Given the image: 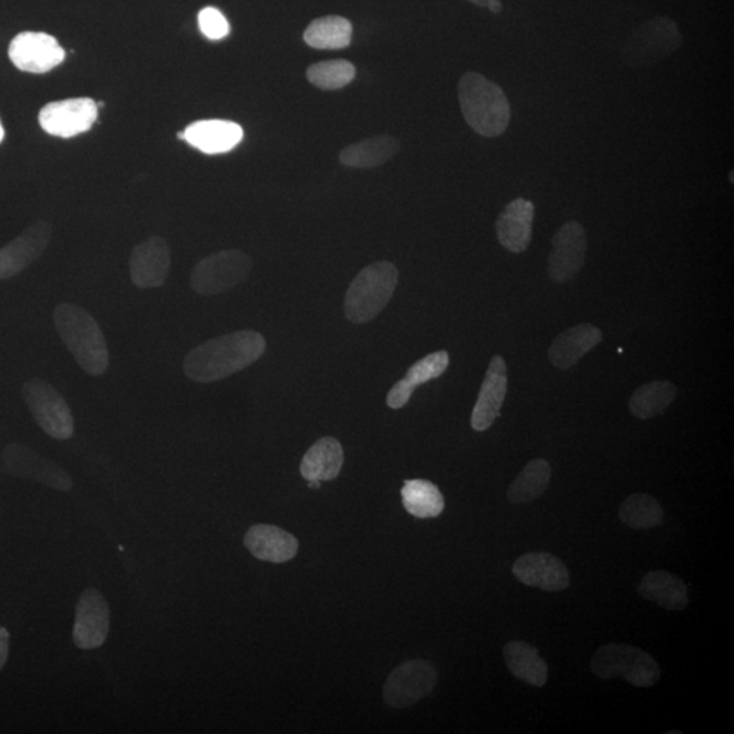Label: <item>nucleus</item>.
Returning <instances> with one entry per match:
<instances>
[{
  "label": "nucleus",
  "instance_id": "1",
  "mask_svg": "<svg viewBox=\"0 0 734 734\" xmlns=\"http://www.w3.org/2000/svg\"><path fill=\"white\" fill-rule=\"evenodd\" d=\"M266 349V339L259 332L228 333L190 351L185 356L184 373L195 383H215L259 361Z\"/></svg>",
  "mask_w": 734,
  "mask_h": 734
},
{
  "label": "nucleus",
  "instance_id": "2",
  "mask_svg": "<svg viewBox=\"0 0 734 734\" xmlns=\"http://www.w3.org/2000/svg\"><path fill=\"white\" fill-rule=\"evenodd\" d=\"M457 92L465 122L476 134L485 138L505 134L511 110L503 87L485 75L468 71L459 80Z\"/></svg>",
  "mask_w": 734,
  "mask_h": 734
},
{
  "label": "nucleus",
  "instance_id": "3",
  "mask_svg": "<svg viewBox=\"0 0 734 734\" xmlns=\"http://www.w3.org/2000/svg\"><path fill=\"white\" fill-rule=\"evenodd\" d=\"M53 322L65 348L87 374L103 375L110 366V351L99 322L75 303H61L53 312Z\"/></svg>",
  "mask_w": 734,
  "mask_h": 734
},
{
  "label": "nucleus",
  "instance_id": "4",
  "mask_svg": "<svg viewBox=\"0 0 734 734\" xmlns=\"http://www.w3.org/2000/svg\"><path fill=\"white\" fill-rule=\"evenodd\" d=\"M399 282V270L390 261L370 265L352 280L344 298L345 318L352 324H366L383 312Z\"/></svg>",
  "mask_w": 734,
  "mask_h": 734
},
{
  "label": "nucleus",
  "instance_id": "5",
  "mask_svg": "<svg viewBox=\"0 0 734 734\" xmlns=\"http://www.w3.org/2000/svg\"><path fill=\"white\" fill-rule=\"evenodd\" d=\"M590 670L599 679L622 678L634 688L642 689L653 688L661 678L660 665L652 655L623 643H608L597 650Z\"/></svg>",
  "mask_w": 734,
  "mask_h": 734
},
{
  "label": "nucleus",
  "instance_id": "6",
  "mask_svg": "<svg viewBox=\"0 0 734 734\" xmlns=\"http://www.w3.org/2000/svg\"><path fill=\"white\" fill-rule=\"evenodd\" d=\"M683 43L676 22L658 17L632 33L622 50L623 62L630 68L644 69L672 55Z\"/></svg>",
  "mask_w": 734,
  "mask_h": 734
},
{
  "label": "nucleus",
  "instance_id": "7",
  "mask_svg": "<svg viewBox=\"0 0 734 734\" xmlns=\"http://www.w3.org/2000/svg\"><path fill=\"white\" fill-rule=\"evenodd\" d=\"M252 267V259L242 250H220L195 266L190 273V288L200 296L223 294L245 282Z\"/></svg>",
  "mask_w": 734,
  "mask_h": 734
},
{
  "label": "nucleus",
  "instance_id": "8",
  "mask_svg": "<svg viewBox=\"0 0 734 734\" xmlns=\"http://www.w3.org/2000/svg\"><path fill=\"white\" fill-rule=\"evenodd\" d=\"M22 397L35 423L55 440H69L74 434V417L61 393L44 380L33 379L22 385Z\"/></svg>",
  "mask_w": 734,
  "mask_h": 734
},
{
  "label": "nucleus",
  "instance_id": "9",
  "mask_svg": "<svg viewBox=\"0 0 734 734\" xmlns=\"http://www.w3.org/2000/svg\"><path fill=\"white\" fill-rule=\"evenodd\" d=\"M438 672L432 662L413 660L400 665L390 674L384 688L387 706L404 709L413 706L435 689Z\"/></svg>",
  "mask_w": 734,
  "mask_h": 734
},
{
  "label": "nucleus",
  "instance_id": "10",
  "mask_svg": "<svg viewBox=\"0 0 734 734\" xmlns=\"http://www.w3.org/2000/svg\"><path fill=\"white\" fill-rule=\"evenodd\" d=\"M97 115L99 106L92 99H69L46 104L39 122L46 134L69 139L92 130Z\"/></svg>",
  "mask_w": 734,
  "mask_h": 734
},
{
  "label": "nucleus",
  "instance_id": "11",
  "mask_svg": "<svg viewBox=\"0 0 734 734\" xmlns=\"http://www.w3.org/2000/svg\"><path fill=\"white\" fill-rule=\"evenodd\" d=\"M9 58L23 73L45 74L63 63L65 52L51 34L23 32L11 41Z\"/></svg>",
  "mask_w": 734,
  "mask_h": 734
},
{
  "label": "nucleus",
  "instance_id": "12",
  "mask_svg": "<svg viewBox=\"0 0 734 734\" xmlns=\"http://www.w3.org/2000/svg\"><path fill=\"white\" fill-rule=\"evenodd\" d=\"M2 468L6 473L43 483V485L70 492L73 480L62 467L51 462L25 445L11 444L6 446L2 455Z\"/></svg>",
  "mask_w": 734,
  "mask_h": 734
},
{
  "label": "nucleus",
  "instance_id": "13",
  "mask_svg": "<svg viewBox=\"0 0 734 734\" xmlns=\"http://www.w3.org/2000/svg\"><path fill=\"white\" fill-rule=\"evenodd\" d=\"M588 240L583 226L576 220L567 223L552 238V252L548 258V276L555 283H566L581 271L587 256Z\"/></svg>",
  "mask_w": 734,
  "mask_h": 734
},
{
  "label": "nucleus",
  "instance_id": "14",
  "mask_svg": "<svg viewBox=\"0 0 734 734\" xmlns=\"http://www.w3.org/2000/svg\"><path fill=\"white\" fill-rule=\"evenodd\" d=\"M111 611L104 596L89 588L77 600L73 640L76 648L92 650L103 647L110 632Z\"/></svg>",
  "mask_w": 734,
  "mask_h": 734
},
{
  "label": "nucleus",
  "instance_id": "15",
  "mask_svg": "<svg viewBox=\"0 0 734 734\" xmlns=\"http://www.w3.org/2000/svg\"><path fill=\"white\" fill-rule=\"evenodd\" d=\"M51 238L52 226L39 220L0 248V279H10L27 270L44 254Z\"/></svg>",
  "mask_w": 734,
  "mask_h": 734
},
{
  "label": "nucleus",
  "instance_id": "16",
  "mask_svg": "<svg viewBox=\"0 0 734 734\" xmlns=\"http://www.w3.org/2000/svg\"><path fill=\"white\" fill-rule=\"evenodd\" d=\"M170 248L165 238L153 236L133 250L130 258V276L136 288H161L170 271Z\"/></svg>",
  "mask_w": 734,
  "mask_h": 734
},
{
  "label": "nucleus",
  "instance_id": "17",
  "mask_svg": "<svg viewBox=\"0 0 734 734\" xmlns=\"http://www.w3.org/2000/svg\"><path fill=\"white\" fill-rule=\"evenodd\" d=\"M511 571L521 583L546 592H560L570 585L566 565L550 552L525 554L516 560Z\"/></svg>",
  "mask_w": 734,
  "mask_h": 734
},
{
  "label": "nucleus",
  "instance_id": "18",
  "mask_svg": "<svg viewBox=\"0 0 734 734\" xmlns=\"http://www.w3.org/2000/svg\"><path fill=\"white\" fill-rule=\"evenodd\" d=\"M507 393V366L503 356L495 355L489 362L486 378L471 416L475 432H486L500 414Z\"/></svg>",
  "mask_w": 734,
  "mask_h": 734
},
{
  "label": "nucleus",
  "instance_id": "19",
  "mask_svg": "<svg viewBox=\"0 0 734 734\" xmlns=\"http://www.w3.org/2000/svg\"><path fill=\"white\" fill-rule=\"evenodd\" d=\"M535 205L518 198L509 203L499 214L495 229L498 241L511 254H523L533 240Z\"/></svg>",
  "mask_w": 734,
  "mask_h": 734
},
{
  "label": "nucleus",
  "instance_id": "20",
  "mask_svg": "<svg viewBox=\"0 0 734 734\" xmlns=\"http://www.w3.org/2000/svg\"><path fill=\"white\" fill-rule=\"evenodd\" d=\"M245 547L255 558L271 564H285L296 557L300 542L285 529L258 524L245 535Z\"/></svg>",
  "mask_w": 734,
  "mask_h": 734
},
{
  "label": "nucleus",
  "instance_id": "21",
  "mask_svg": "<svg viewBox=\"0 0 734 734\" xmlns=\"http://www.w3.org/2000/svg\"><path fill=\"white\" fill-rule=\"evenodd\" d=\"M242 138L241 125L229 121H200L184 130L185 142L210 155L231 152Z\"/></svg>",
  "mask_w": 734,
  "mask_h": 734
},
{
  "label": "nucleus",
  "instance_id": "22",
  "mask_svg": "<svg viewBox=\"0 0 734 734\" xmlns=\"http://www.w3.org/2000/svg\"><path fill=\"white\" fill-rule=\"evenodd\" d=\"M601 340L602 332L599 328L583 322L560 333L548 350V358L555 368L569 370L599 345Z\"/></svg>",
  "mask_w": 734,
  "mask_h": 734
},
{
  "label": "nucleus",
  "instance_id": "23",
  "mask_svg": "<svg viewBox=\"0 0 734 734\" xmlns=\"http://www.w3.org/2000/svg\"><path fill=\"white\" fill-rule=\"evenodd\" d=\"M638 593L666 611H683L689 606L688 587L678 576L665 570L648 572L638 587Z\"/></svg>",
  "mask_w": 734,
  "mask_h": 734
},
{
  "label": "nucleus",
  "instance_id": "24",
  "mask_svg": "<svg viewBox=\"0 0 734 734\" xmlns=\"http://www.w3.org/2000/svg\"><path fill=\"white\" fill-rule=\"evenodd\" d=\"M400 152V143L390 135L373 136L344 147L339 159L354 169H373L390 163Z\"/></svg>",
  "mask_w": 734,
  "mask_h": 734
},
{
  "label": "nucleus",
  "instance_id": "25",
  "mask_svg": "<svg viewBox=\"0 0 734 734\" xmlns=\"http://www.w3.org/2000/svg\"><path fill=\"white\" fill-rule=\"evenodd\" d=\"M344 463V452L339 441L321 438L306 453L301 463V475L309 480L337 479Z\"/></svg>",
  "mask_w": 734,
  "mask_h": 734
},
{
  "label": "nucleus",
  "instance_id": "26",
  "mask_svg": "<svg viewBox=\"0 0 734 734\" xmlns=\"http://www.w3.org/2000/svg\"><path fill=\"white\" fill-rule=\"evenodd\" d=\"M507 670L513 676L535 688H542L548 680V666L539 650L524 641H510L504 647Z\"/></svg>",
  "mask_w": 734,
  "mask_h": 734
},
{
  "label": "nucleus",
  "instance_id": "27",
  "mask_svg": "<svg viewBox=\"0 0 734 734\" xmlns=\"http://www.w3.org/2000/svg\"><path fill=\"white\" fill-rule=\"evenodd\" d=\"M552 469L545 458H535L525 465L520 475L507 489L510 504L523 505L533 503L547 492L551 482Z\"/></svg>",
  "mask_w": 734,
  "mask_h": 734
},
{
  "label": "nucleus",
  "instance_id": "28",
  "mask_svg": "<svg viewBox=\"0 0 734 734\" xmlns=\"http://www.w3.org/2000/svg\"><path fill=\"white\" fill-rule=\"evenodd\" d=\"M404 509L417 518L438 517L445 509V499L434 483L423 479L405 480L402 488Z\"/></svg>",
  "mask_w": 734,
  "mask_h": 734
},
{
  "label": "nucleus",
  "instance_id": "29",
  "mask_svg": "<svg viewBox=\"0 0 734 734\" xmlns=\"http://www.w3.org/2000/svg\"><path fill=\"white\" fill-rule=\"evenodd\" d=\"M351 22L339 15L318 18L303 33V40L314 50H343L351 44Z\"/></svg>",
  "mask_w": 734,
  "mask_h": 734
},
{
  "label": "nucleus",
  "instance_id": "30",
  "mask_svg": "<svg viewBox=\"0 0 734 734\" xmlns=\"http://www.w3.org/2000/svg\"><path fill=\"white\" fill-rule=\"evenodd\" d=\"M678 387L670 381L659 380L644 384L632 393L630 399L631 414L638 420L648 421L670 407L676 397Z\"/></svg>",
  "mask_w": 734,
  "mask_h": 734
},
{
  "label": "nucleus",
  "instance_id": "31",
  "mask_svg": "<svg viewBox=\"0 0 734 734\" xmlns=\"http://www.w3.org/2000/svg\"><path fill=\"white\" fill-rule=\"evenodd\" d=\"M619 518L631 529H653L664 521V510L658 499L648 494L637 493L620 505Z\"/></svg>",
  "mask_w": 734,
  "mask_h": 734
},
{
  "label": "nucleus",
  "instance_id": "32",
  "mask_svg": "<svg viewBox=\"0 0 734 734\" xmlns=\"http://www.w3.org/2000/svg\"><path fill=\"white\" fill-rule=\"evenodd\" d=\"M355 74L354 64L343 59L316 63L307 71L308 81L322 91H339L350 85Z\"/></svg>",
  "mask_w": 734,
  "mask_h": 734
},
{
  "label": "nucleus",
  "instance_id": "33",
  "mask_svg": "<svg viewBox=\"0 0 734 734\" xmlns=\"http://www.w3.org/2000/svg\"><path fill=\"white\" fill-rule=\"evenodd\" d=\"M447 366H449V354L446 351L433 352L415 362L404 379L416 387L438 379L446 372Z\"/></svg>",
  "mask_w": 734,
  "mask_h": 734
},
{
  "label": "nucleus",
  "instance_id": "34",
  "mask_svg": "<svg viewBox=\"0 0 734 734\" xmlns=\"http://www.w3.org/2000/svg\"><path fill=\"white\" fill-rule=\"evenodd\" d=\"M199 28L208 40H223L230 32V25L226 17L218 9H203L198 17Z\"/></svg>",
  "mask_w": 734,
  "mask_h": 734
},
{
  "label": "nucleus",
  "instance_id": "35",
  "mask_svg": "<svg viewBox=\"0 0 734 734\" xmlns=\"http://www.w3.org/2000/svg\"><path fill=\"white\" fill-rule=\"evenodd\" d=\"M415 390L416 387L411 385L407 380L403 379L397 381V383L392 386L390 393H387V407L392 410L403 409L404 405L410 402L411 396L414 395Z\"/></svg>",
  "mask_w": 734,
  "mask_h": 734
},
{
  "label": "nucleus",
  "instance_id": "36",
  "mask_svg": "<svg viewBox=\"0 0 734 734\" xmlns=\"http://www.w3.org/2000/svg\"><path fill=\"white\" fill-rule=\"evenodd\" d=\"M9 643H10L9 631L2 628V626H0V671H2V668L4 666L6 661H8L9 658Z\"/></svg>",
  "mask_w": 734,
  "mask_h": 734
},
{
  "label": "nucleus",
  "instance_id": "37",
  "mask_svg": "<svg viewBox=\"0 0 734 734\" xmlns=\"http://www.w3.org/2000/svg\"><path fill=\"white\" fill-rule=\"evenodd\" d=\"M468 2L479 6V8L488 9L493 13L498 14L503 11V0H468Z\"/></svg>",
  "mask_w": 734,
  "mask_h": 734
},
{
  "label": "nucleus",
  "instance_id": "38",
  "mask_svg": "<svg viewBox=\"0 0 734 734\" xmlns=\"http://www.w3.org/2000/svg\"><path fill=\"white\" fill-rule=\"evenodd\" d=\"M309 487L310 488H320V482L319 480H309Z\"/></svg>",
  "mask_w": 734,
  "mask_h": 734
},
{
  "label": "nucleus",
  "instance_id": "39",
  "mask_svg": "<svg viewBox=\"0 0 734 734\" xmlns=\"http://www.w3.org/2000/svg\"><path fill=\"white\" fill-rule=\"evenodd\" d=\"M4 139V128L2 122H0V143Z\"/></svg>",
  "mask_w": 734,
  "mask_h": 734
},
{
  "label": "nucleus",
  "instance_id": "40",
  "mask_svg": "<svg viewBox=\"0 0 734 734\" xmlns=\"http://www.w3.org/2000/svg\"><path fill=\"white\" fill-rule=\"evenodd\" d=\"M731 183L733 184V172H731Z\"/></svg>",
  "mask_w": 734,
  "mask_h": 734
}]
</instances>
